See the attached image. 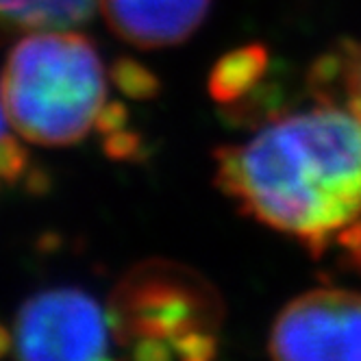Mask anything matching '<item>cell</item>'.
Instances as JSON below:
<instances>
[{
  "label": "cell",
  "mask_w": 361,
  "mask_h": 361,
  "mask_svg": "<svg viewBox=\"0 0 361 361\" xmlns=\"http://www.w3.org/2000/svg\"><path fill=\"white\" fill-rule=\"evenodd\" d=\"M216 183L246 216L322 252L361 220V118L324 100L270 118L218 148Z\"/></svg>",
  "instance_id": "obj_1"
},
{
  "label": "cell",
  "mask_w": 361,
  "mask_h": 361,
  "mask_svg": "<svg viewBox=\"0 0 361 361\" xmlns=\"http://www.w3.org/2000/svg\"><path fill=\"white\" fill-rule=\"evenodd\" d=\"M3 107L33 144L81 142L107 105V81L94 44L72 31H42L16 44L0 76Z\"/></svg>",
  "instance_id": "obj_2"
},
{
  "label": "cell",
  "mask_w": 361,
  "mask_h": 361,
  "mask_svg": "<svg viewBox=\"0 0 361 361\" xmlns=\"http://www.w3.org/2000/svg\"><path fill=\"white\" fill-rule=\"evenodd\" d=\"M109 331L144 361L207 359L222 324L218 292L194 270L148 262L128 274L109 302Z\"/></svg>",
  "instance_id": "obj_3"
},
{
  "label": "cell",
  "mask_w": 361,
  "mask_h": 361,
  "mask_svg": "<svg viewBox=\"0 0 361 361\" xmlns=\"http://www.w3.org/2000/svg\"><path fill=\"white\" fill-rule=\"evenodd\" d=\"M107 314L81 290L61 288L20 307L13 350L29 361H94L109 355Z\"/></svg>",
  "instance_id": "obj_4"
},
{
  "label": "cell",
  "mask_w": 361,
  "mask_h": 361,
  "mask_svg": "<svg viewBox=\"0 0 361 361\" xmlns=\"http://www.w3.org/2000/svg\"><path fill=\"white\" fill-rule=\"evenodd\" d=\"M268 350L276 359H361V294L318 288L276 316Z\"/></svg>",
  "instance_id": "obj_5"
},
{
  "label": "cell",
  "mask_w": 361,
  "mask_h": 361,
  "mask_svg": "<svg viewBox=\"0 0 361 361\" xmlns=\"http://www.w3.org/2000/svg\"><path fill=\"white\" fill-rule=\"evenodd\" d=\"M212 0H100L109 29L142 50L185 42L207 18Z\"/></svg>",
  "instance_id": "obj_6"
},
{
  "label": "cell",
  "mask_w": 361,
  "mask_h": 361,
  "mask_svg": "<svg viewBox=\"0 0 361 361\" xmlns=\"http://www.w3.org/2000/svg\"><path fill=\"white\" fill-rule=\"evenodd\" d=\"M314 96L338 102L361 118V42H348L322 57L309 76Z\"/></svg>",
  "instance_id": "obj_7"
},
{
  "label": "cell",
  "mask_w": 361,
  "mask_h": 361,
  "mask_svg": "<svg viewBox=\"0 0 361 361\" xmlns=\"http://www.w3.org/2000/svg\"><path fill=\"white\" fill-rule=\"evenodd\" d=\"M100 0H0V24L24 31H66L85 24Z\"/></svg>",
  "instance_id": "obj_8"
},
{
  "label": "cell",
  "mask_w": 361,
  "mask_h": 361,
  "mask_svg": "<svg viewBox=\"0 0 361 361\" xmlns=\"http://www.w3.org/2000/svg\"><path fill=\"white\" fill-rule=\"evenodd\" d=\"M266 50L242 48L224 57L212 74V94L220 102H238L248 96L266 74Z\"/></svg>",
  "instance_id": "obj_9"
},
{
  "label": "cell",
  "mask_w": 361,
  "mask_h": 361,
  "mask_svg": "<svg viewBox=\"0 0 361 361\" xmlns=\"http://www.w3.org/2000/svg\"><path fill=\"white\" fill-rule=\"evenodd\" d=\"M111 81L118 85L122 94L131 98H148L157 92V79L146 68L131 59H118L114 63Z\"/></svg>",
  "instance_id": "obj_10"
},
{
  "label": "cell",
  "mask_w": 361,
  "mask_h": 361,
  "mask_svg": "<svg viewBox=\"0 0 361 361\" xmlns=\"http://www.w3.org/2000/svg\"><path fill=\"white\" fill-rule=\"evenodd\" d=\"M29 166V150L24 148L13 135H0V178L7 183L16 180L27 172Z\"/></svg>",
  "instance_id": "obj_11"
},
{
  "label": "cell",
  "mask_w": 361,
  "mask_h": 361,
  "mask_svg": "<svg viewBox=\"0 0 361 361\" xmlns=\"http://www.w3.org/2000/svg\"><path fill=\"white\" fill-rule=\"evenodd\" d=\"M137 144H140V140H137L135 133L116 131V133L105 137L102 148H105L107 157H111V159H126L137 150Z\"/></svg>",
  "instance_id": "obj_12"
},
{
  "label": "cell",
  "mask_w": 361,
  "mask_h": 361,
  "mask_svg": "<svg viewBox=\"0 0 361 361\" xmlns=\"http://www.w3.org/2000/svg\"><path fill=\"white\" fill-rule=\"evenodd\" d=\"M124 124H126V107L120 105V102H107V105L102 107L94 128L102 135H111L120 131Z\"/></svg>",
  "instance_id": "obj_13"
},
{
  "label": "cell",
  "mask_w": 361,
  "mask_h": 361,
  "mask_svg": "<svg viewBox=\"0 0 361 361\" xmlns=\"http://www.w3.org/2000/svg\"><path fill=\"white\" fill-rule=\"evenodd\" d=\"M24 190L31 196H46L50 190H53V178H50L48 170L42 166H35L27 172V178H24Z\"/></svg>",
  "instance_id": "obj_14"
},
{
  "label": "cell",
  "mask_w": 361,
  "mask_h": 361,
  "mask_svg": "<svg viewBox=\"0 0 361 361\" xmlns=\"http://www.w3.org/2000/svg\"><path fill=\"white\" fill-rule=\"evenodd\" d=\"M59 246H61V238H59L57 233H53V231H46V233H42V235L37 238V244H35V248H37L39 252H44V255L55 252Z\"/></svg>",
  "instance_id": "obj_15"
},
{
  "label": "cell",
  "mask_w": 361,
  "mask_h": 361,
  "mask_svg": "<svg viewBox=\"0 0 361 361\" xmlns=\"http://www.w3.org/2000/svg\"><path fill=\"white\" fill-rule=\"evenodd\" d=\"M9 346H11V335H9V331L3 324H0V357H5Z\"/></svg>",
  "instance_id": "obj_16"
},
{
  "label": "cell",
  "mask_w": 361,
  "mask_h": 361,
  "mask_svg": "<svg viewBox=\"0 0 361 361\" xmlns=\"http://www.w3.org/2000/svg\"><path fill=\"white\" fill-rule=\"evenodd\" d=\"M3 109L5 107H0V135L7 131V122H9V118H7V114H3Z\"/></svg>",
  "instance_id": "obj_17"
}]
</instances>
